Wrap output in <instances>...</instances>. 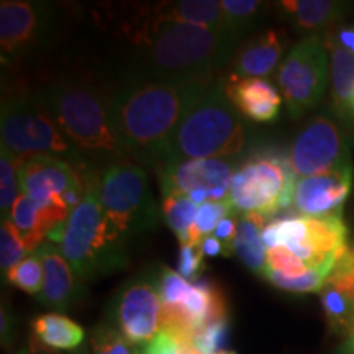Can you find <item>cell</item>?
Instances as JSON below:
<instances>
[{
    "label": "cell",
    "instance_id": "obj_31",
    "mask_svg": "<svg viewBox=\"0 0 354 354\" xmlns=\"http://www.w3.org/2000/svg\"><path fill=\"white\" fill-rule=\"evenodd\" d=\"M28 254L24 238H21L15 225L10 220H3L2 227H0V269H2V276L6 277V274L21 263Z\"/></svg>",
    "mask_w": 354,
    "mask_h": 354
},
{
    "label": "cell",
    "instance_id": "obj_22",
    "mask_svg": "<svg viewBox=\"0 0 354 354\" xmlns=\"http://www.w3.org/2000/svg\"><path fill=\"white\" fill-rule=\"evenodd\" d=\"M153 12L158 17L177 21H185L198 26L227 33L223 8L220 0H177V2H151ZM228 35V33H227ZM240 41V39H238Z\"/></svg>",
    "mask_w": 354,
    "mask_h": 354
},
{
    "label": "cell",
    "instance_id": "obj_38",
    "mask_svg": "<svg viewBox=\"0 0 354 354\" xmlns=\"http://www.w3.org/2000/svg\"><path fill=\"white\" fill-rule=\"evenodd\" d=\"M143 354H177V343L169 333L159 331L153 342L146 344Z\"/></svg>",
    "mask_w": 354,
    "mask_h": 354
},
{
    "label": "cell",
    "instance_id": "obj_13",
    "mask_svg": "<svg viewBox=\"0 0 354 354\" xmlns=\"http://www.w3.org/2000/svg\"><path fill=\"white\" fill-rule=\"evenodd\" d=\"M287 158L297 179L353 167L346 136L328 115H317L302 128Z\"/></svg>",
    "mask_w": 354,
    "mask_h": 354
},
{
    "label": "cell",
    "instance_id": "obj_42",
    "mask_svg": "<svg viewBox=\"0 0 354 354\" xmlns=\"http://www.w3.org/2000/svg\"><path fill=\"white\" fill-rule=\"evenodd\" d=\"M343 354H354V330L353 333L348 336L346 343L343 344Z\"/></svg>",
    "mask_w": 354,
    "mask_h": 354
},
{
    "label": "cell",
    "instance_id": "obj_1",
    "mask_svg": "<svg viewBox=\"0 0 354 354\" xmlns=\"http://www.w3.org/2000/svg\"><path fill=\"white\" fill-rule=\"evenodd\" d=\"M138 69L128 76L215 81L216 71L232 63L238 39L216 30L158 17L151 2L135 3L122 24Z\"/></svg>",
    "mask_w": 354,
    "mask_h": 354
},
{
    "label": "cell",
    "instance_id": "obj_10",
    "mask_svg": "<svg viewBox=\"0 0 354 354\" xmlns=\"http://www.w3.org/2000/svg\"><path fill=\"white\" fill-rule=\"evenodd\" d=\"M330 55L322 35L305 37L277 71V87L292 118L315 109L328 86Z\"/></svg>",
    "mask_w": 354,
    "mask_h": 354
},
{
    "label": "cell",
    "instance_id": "obj_32",
    "mask_svg": "<svg viewBox=\"0 0 354 354\" xmlns=\"http://www.w3.org/2000/svg\"><path fill=\"white\" fill-rule=\"evenodd\" d=\"M233 212L230 202H207L198 207L196 221L189 232V243L201 245V241L209 234H214L215 228L225 216Z\"/></svg>",
    "mask_w": 354,
    "mask_h": 354
},
{
    "label": "cell",
    "instance_id": "obj_37",
    "mask_svg": "<svg viewBox=\"0 0 354 354\" xmlns=\"http://www.w3.org/2000/svg\"><path fill=\"white\" fill-rule=\"evenodd\" d=\"M234 215H236V212H232V214L225 216L214 232V236L223 245L225 258H230V256L234 254V238H236L238 227V218Z\"/></svg>",
    "mask_w": 354,
    "mask_h": 354
},
{
    "label": "cell",
    "instance_id": "obj_12",
    "mask_svg": "<svg viewBox=\"0 0 354 354\" xmlns=\"http://www.w3.org/2000/svg\"><path fill=\"white\" fill-rule=\"evenodd\" d=\"M234 159H190L156 169L162 197H187L198 207L228 202L230 185L238 167Z\"/></svg>",
    "mask_w": 354,
    "mask_h": 354
},
{
    "label": "cell",
    "instance_id": "obj_4",
    "mask_svg": "<svg viewBox=\"0 0 354 354\" xmlns=\"http://www.w3.org/2000/svg\"><path fill=\"white\" fill-rule=\"evenodd\" d=\"M97 174L99 172L92 174L82 202L48 236L59 246L66 261L84 282L118 272L130 264V243L115 230L102 210Z\"/></svg>",
    "mask_w": 354,
    "mask_h": 354
},
{
    "label": "cell",
    "instance_id": "obj_34",
    "mask_svg": "<svg viewBox=\"0 0 354 354\" xmlns=\"http://www.w3.org/2000/svg\"><path fill=\"white\" fill-rule=\"evenodd\" d=\"M228 318L209 323V325H205L203 328L196 331V335L192 336V344L202 354L225 351V346H227L228 342Z\"/></svg>",
    "mask_w": 354,
    "mask_h": 354
},
{
    "label": "cell",
    "instance_id": "obj_3",
    "mask_svg": "<svg viewBox=\"0 0 354 354\" xmlns=\"http://www.w3.org/2000/svg\"><path fill=\"white\" fill-rule=\"evenodd\" d=\"M33 94L84 158L104 161L105 166L131 161L115 127L109 92L87 84L57 81L43 84Z\"/></svg>",
    "mask_w": 354,
    "mask_h": 354
},
{
    "label": "cell",
    "instance_id": "obj_39",
    "mask_svg": "<svg viewBox=\"0 0 354 354\" xmlns=\"http://www.w3.org/2000/svg\"><path fill=\"white\" fill-rule=\"evenodd\" d=\"M325 37L333 39L336 44L354 55V24H342L335 26L331 32L325 33Z\"/></svg>",
    "mask_w": 354,
    "mask_h": 354
},
{
    "label": "cell",
    "instance_id": "obj_20",
    "mask_svg": "<svg viewBox=\"0 0 354 354\" xmlns=\"http://www.w3.org/2000/svg\"><path fill=\"white\" fill-rule=\"evenodd\" d=\"M277 6L294 28L305 37L331 32L343 24L344 15L349 12V3L333 0H284Z\"/></svg>",
    "mask_w": 354,
    "mask_h": 354
},
{
    "label": "cell",
    "instance_id": "obj_17",
    "mask_svg": "<svg viewBox=\"0 0 354 354\" xmlns=\"http://www.w3.org/2000/svg\"><path fill=\"white\" fill-rule=\"evenodd\" d=\"M289 38L284 30H264L248 38L234 53L227 79L258 77L263 79L274 73L284 55Z\"/></svg>",
    "mask_w": 354,
    "mask_h": 354
},
{
    "label": "cell",
    "instance_id": "obj_45",
    "mask_svg": "<svg viewBox=\"0 0 354 354\" xmlns=\"http://www.w3.org/2000/svg\"><path fill=\"white\" fill-rule=\"evenodd\" d=\"M351 250H353V254H354V248H351Z\"/></svg>",
    "mask_w": 354,
    "mask_h": 354
},
{
    "label": "cell",
    "instance_id": "obj_16",
    "mask_svg": "<svg viewBox=\"0 0 354 354\" xmlns=\"http://www.w3.org/2000/svg\"><path fill=\"white\" fill-rule=\"evenodd\" d=\"M351 187L353 167L300 177L295 183L292 205L302 216H343V205L351 194Z\"/></svg>",
    "mask_w": 354,
    "mask_h": 354
},
{
    "label": "cell",
    "instance_id": "obj_44",
    "mask_svg": "<svg viewBox=\"0 0 354 354\" xmlns=\"http://www.w3.org/2000/svg\"><path fill=\"white\" fill-rule=\"evenodd\" d=\"M228 354H236V353H233V351H228Z\"/></svg>",
    "mask_w": 354,
    "mask_h": 354
},
{
    "label": "cell",
    "instance_id": "obj_27",
    "mask_svg": "<svg viewBox=\"0 0 354 354\" xmlns=\"http://www.w3.org/2000/svg\"><path fill=\"white\" fill-rule=\"evenodd\" d=\"M198 205L187 197H162L161 212L166 225L172 230L180 245L189 243V232L196 221Z\"/></svg>",
    "mask_w": 354,
    "mask_h": 354
},
{
    "label": "cell",
    "instance_id": "obj_36",
    "mask_svg": "<svg viewBox=\"0 0 354 354\" xmlns=\"http://www.w3.org/2000/svg\"><path fill=\"white\" fill-rule=\"evenodd\" d=\"M268 268L289 277L304 276V274L312 271L302 259L292 254L284 246L268 250Z\"/></svg>",
    "mask_w": 354,
    "mask_h": 354
},
{
    "label": "cell",
    "instance_id": "obj_35",
    "mask_svg": "<svg viewBox=\"0 0 354 354\" xmlns=\"http://www.w3.org/2000/svg\"><path fill=\"white\" fill-rule=\"evenodd\" d=\"M203 258H205V254L202 253L201 245H194V243L180 245L177 272H179L185 281H190V282L201 281L203 269H205Z\"/></svg>",
    "mask_w": 354,
    "mask_h": 354
},
{
    "label": "cell",
    "instance_id": "obj_23",
    "mask_svg": "<svg viewBox=\"0 0 354 354\" xmlns=\"http://www.w3.org/2000/svg\"><path fill=\"white\" fill-rule=\"evenodd\" d=\"M266 216L258 214H238L234 254L251 272L263 274L268 268V248L263 241Z\"/></svg>",
    "mask_w": 354,
    "mask_h": 354
},
{
    "label": "cell",
    "instance_id": "obj_7",
    "mask_svg": "<svg viewBox=\"0 0 354 354\" xmlns=\"http://www.w3.org/2000/svg\"><path fill=\"white\" fill-rule=\"evenodd\" d=\"M97 194L105 216L128 243L158 225L159 210L143 166L133 161L104 166L97 174Z\"/></svg>",
    "mask_w": 354,
    "mask_h": 354
},
{
    "label": "cell",
    "instance_id": "obj_33",
    "mask_svg": "<svg viewBox=\"0 0 354 354\" xmlns=\"http://www.w3.org/2000/svg\"><path fill=\"white\" fill-rule=\"evenodd\" d=\"M156 286L162 305H179L183 304L185 295L189 294L192 282L185 281L179 272L172 271L171 268L165 266V268L159 269L156 276Z\"/></svg>",
    "mask_w": 354,
    "mask_h": 354
},
{
    "label": "cell",
    "instance_id": "obj_15",
    "mask_svg": "<svg viewBox=\"0 0 354 354\" xmlns=\"http://www.w3.org/2000/svg\"><path fill=\"white\" fill-rule=\"evenodd\" d=\"M161 299L156 277L138 276L118 292L112 308V325L133 344L151 343L161 330Z\"/></svg>",
    "mask_w": 354,
    "mask_h": 354
},
{
    "label": "cell",
    "instance_id": "obj_30",
    "mask_svg": "<svg viewBox=\"0 0 354 354\" xmlns=\"http://www.w3.org/2000/svg\"><path fill=\"white\" fill-rule=\"evenodd\" d=\"M141 346L128 342L112 323H100L91 336V354H143Z\"/></svg>",
    "mask_w": 354,
    "mask_h": 354
},
{
    "label": "cell",
    "instance_id": "obj_26",
    "mask_svg": "<svg viewBox=\"0 0 354 354\" xmlns=\"http://www.w3.org/2000/svg\"><path fill=\"white\" fill-rule=\"evenodd\" d=\"M20 165L21 158L8 151L6 146L0 145V212L2 221L10 218L13 203L21 196L20 187Z\"/></svg>",
    "mask_w": 354,
    "mask_h": 354
},
{
    "label": "cell",
    "instance_id": "obj_41",
    "mask_svg": "<svg viewBox=\"0 0 354 354\" xmlns=\"http://www.w3.org/2000/svg\"><path fill=\"white\" fill-rule=\"evenodd\" d=\"M202 253L207 256V258H215V256H225L223 245L216 240L214 234H209L201 241Z\"/></svg>",
    "mask_w": 354,
    "mask_h": 354
},
{
    "label": "cell",
    "instance_id": "obj_24",
    "mask_svg": "<svg viewBox=\"0 0 354 354\" xmlns=\"http://www.w3.org/2000/svg\"><path fill=\"white\" fill-rule=\"evenodd\" d=\"M33 336L46 348L56 351H77L86 339L81 325L61 313H44L32 322Z\"/></svg>",
    "mask_w": 354,
    "mask_h": 354
},
{
    "label": "cell",
    "instance_id": "obj_6",
    "mask_svg": "<svg viewBox=\"0 0 354 354\" xmlns=\"http://www.w3.org/2000/svg\"><path fill=\"white\" fill-rule=\"evenodd\" d=\"M0 136L2 146L19 158L51 154L87 171V159L69 143L35 94L20 91L3 94Z\"/></svg>",
    "mask_w": 354,
    "mask_h": 354
},
{
    "label": "cell",
    "instance_id": "obj_8",
    "mask_svg": "<svg viewBox=\"0 0 354 354\" xmlns=\"http://www.w3.org/2000/svg\"><path fill=\"white\" fill-rule=\"evenodd\" d=\"M295 183L289 158L272 151L253 153L234 172L228 202L236 214L269 218L294 202Z\"/></svg>",
    "mask_w": 354,
    "mask_h": 354
},
{
    "label": "cell",
    "instance_id": "obj_25",
    "mask_svg": "<svg viewBox=\"0 0 354 354\" xmlns=\"http://www.w3.org/2000/svg\"><path fill=\"white\" fill-rule=\"evenodd\" d=\"M221 8L227 33L230 37L241 39V35L251 32L261 24L269 3L258 0H221Z\"/></svg>",
    "mask_w": 354,
    "mask_h": 354
},
{
    "label": "cell",
    "instance_id": "obj_29",
    "mask_svg": "<svg viewBox=\"0 0 354 354\" xmlns=\"http://www.w3.org/2000/svg\"><path fill=\"white\" fill-rule=\"evenodd\" d=\"M7 282L30 295L41 294L44 284V269L39 251H33L6 274Z\"/></svg>",
    "mask_w": 354,
    "mask_h": 354
},
{
    "label": "cell",
    "instance_id": "obj_9",
    "mask_svg": "<svg viewBox=\"0 0 354 354\" xmlns=\"http://www.w3.org/2000/svg\"><path fill=\"white\" fill-rule=\"evenodd\" d=\"M348 227L343 216H292L274 218L266 225L263 241L268 250L284 246L310 269L336 264L348 248Z\"/></svg>",
    "mask_w": 354,
    "mask_h": 354
},
{
    "label": "cell",
    "instance_id": "obj_5",
    "mask_svg": "<svg viewBox=\"0 0 354 354\" xmlns=\"http://www.w3.org/2000/svg\"><path fill=\"white\" fill-rule=\"evenodd\" d=\"M246 140V122L228 100L225 84L216 79L184 115L161 166L190 159H233Z\"/></svg>",
    "mask_w": 354,
    "mask_h": 354
},
{
    "label": "cell",
    "instance_id": "obj_14",
    "mask_svg": "<svg viewBox=\"0 0 354 354\" xmlns=\"http://www.w3.org/2000/svg\"><path fill=\"white\" fill-rule=\"evenodd\" d=\"M51 8L44 2L3 0L0 3V57L2 64L20 63L46 38Z\"/></svg>",
    "mask_w": 354,
    "mask_h": 354
},
{
    "label": "cell",
    "instance_id": "obj_19",
    "mask_svg": "<svg viewBox=\"0 0 354 354\" xmlns=\"http://www.w3.org/2000/svg\"><path fill=\"white\" fill-rule=\"evenodd\" d=\"M225 94L243 117L256 123H271L281 113L282 95L279 88L266 79H227Z\"/></svg>",
    "mask_w": 354,
    "mask_h": 354
},
{
    "label": "cell",
    "instance_id": "obj_40",
    "mask_svg": "<svg viewBox=\"0 0 354 354\" xmlns=\"http://www.w3.org/2000/svg\"><path fill=\"white\" fill-rule=\"evenodd\" d=\"M13 354H84V353L81 349H77V351H56V349L44 346V344L39 343L38 339L32 335V338L28 339L26 346L19 349V351Z\"/></svg>",
    "mask_w": 354,
    "mask_h": 354
},
{
    "label": "cell",
    "instance_id": "obj_18",
    "mask_svg": "<svg viewBox=\"0 0 354 354\" xmlns=\"http://www.w3.org/2000/svg\"><path fill=\"white\" fill-rule=\"evenodd\" d=\"M44 269V284L38 300L55 310H69L82 297V279L74 272L56 243L46 240L38 248Z\"/></svg>",
    "mask_w": 354,
    "mask_h": 354
},
{
    "label": "cell",
    "instance_id": "obj_2",
    "mask_svg": "<svg viewBox=\"0 0 354 354\" xmlns=\"http://www.w3.org/2000/svg\"><path fill=\"white\" fill-rule=\"evenodd\" d=\"M215 81L128 76L109 92L115 127L131 161L161 166L184 115Z\"/></svg>",
    "mask_w": 354,
    "mask_h": 354
},
{
    "label": "cell",
    "instance_id": "obj_21",
    "mask_svg": "<svg viewBox=\"0 0 354 354\" xmlns=\"http://www.w3.org/2000/svg\"><path fill=\"white\" fill-rule=\"evenodd\" d=\"M330 55L331 104L343 122H354V55L323 37Z\"/></svg>",
    "mask_w": 354,
    "mask_h": 354
},
{
    "label": "cell",
    "instance_id": "obj_43",
    "mask_svg": "<svg viewBox=\"0 0 354 354\" xmlns=\"http://www.w3.org/2000/svg\"><path fill=\"white\" fill-rule=\"evenodd\" d=\"M212 354H228V351H227V349H225V351H220V353H212Z\"/></svg>",
    "mask_w": 354,
    "mask_h": 354
},
{
    "label": "cell",
    "instance_id": "obj_11",
    "mask_svg": "<svg viewBox=\"0 0 354 354\" xmlns=\"http://www.w3.org/2000/svg\"><path fill=\"white\" fill-rule=\"evenodd\" d=\"M94 171H82L66 159L51 154L21 158V194L38 205H61L73 212L86 197Z\"/></svg>",
    "mask_w": 354,
    "mask_h": 354
},
{
    "label": "cell",
    "instance_id": "obj_28",
    "mask_svg": "<svg viewBox=\"0 0 354 354\" xmlns=\"http://www.w3.org/2000/svg\"><path fill=\"white\" fill-rule=\"evenodd\" d=\"M335 269V266H326V268H318L312 269L304 276L297 277H289L284 274L272 271V269L266 268L263 277L266 281H269V284L277 287V289L292 292V294H310V292H320L325 281L328 279L331 271Z\"/></svg>",
    "mask_w": 354,
    "mask_h": 354
}]
</instances>
